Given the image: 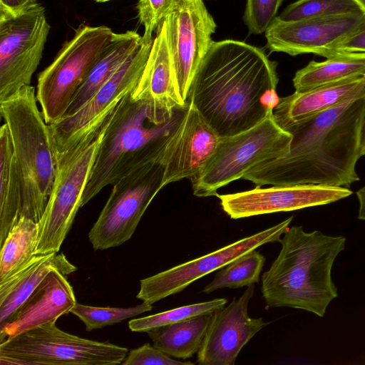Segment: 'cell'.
<instances>
[{
    "instance_id": "f35d334b",
    "label": "cell",
    "mask_w": 365,
    "mask_h": 365,
    "mask_svg": "<svg viewBox=\"0 0 365 365\" xmlns=\"http://www.w3.org/2000/svg\"><path fill=\"white\" fill-rule=\"evenodd\" d=\"M356 1L359 4L362 10L365 12V0H356Z\"/></svg>"
},
{
    "instance_id": "2e32d148",
    "label": "cell",
    "mask_w": 365,
    "mask_h": 365,
    "mask_svg": "<svg viewBox=\"0 0 365 365\" xmlns=\"http://www.w3.org/2000/svg\"><path fill=\"white\" fill-rule=\"evenodd\" d=\"M187 102L182 119L160 160L164 169L163 187L184 178L196 179L206 168L220 140L194 105Z\"/></svg>"
},
{
    "instance_id": "8992f818",
    "label": "cell",
    "mask_w": 365,
    "mask_h": 365,
    "mask_svg": "<svg viewBox=\"0 0 365 365\" xmlns=\"http://www.w3.org/2000/svg\"><path fill=\"white\" fill-rule=\"evenodd\" d=\"M292 135L275 121L273 111L261 122L237 134L220 137L203 172L190 181L197 197L217 196V190L242 178L253 167L286 155Z\"/></svg>"
},
{
    "instance_id": "7c38bea8",
    "label": "cell",
    "mask_w": 365,
    "mask_h": 365,
    "mask_svg": "<svg viewBox=\"0 0 365 365\" xmlns=\"http://www.w3.org/2000/svg\"><path fill=\"white\" fill-rule=\"evenodd\" d=\"M49 31L40 4L19 16L0 20V101L31 85Z\"/></svg>"
},
{
    "instance_id": "cb8c5ba5",
    "label": "cell",
    "mask_w": 365,
    "mask_h": 365,
    "mask_svg": "<svg viewBox=\"0 0 365 365\" xmlns=\"http://www.w3.org/2000/svg\"><path fill=\"white\" fill-rule=\"evenodd\" d=\"M21 190L11 134L0 128V245L21 217Z\"/></svg>"
},
{
    "instance_id": "484cf974",
    "label": "cell",
    "mask_w": 365,
    "mask_h": 365,
    "mask_svg": "<svg viewBox=\"0 0 365 365\" xmlns=\"http://www.w3.org/2000/svg\"><path fill=\"white\" fill-rule=\"evenodd\" d=\"M364 73L365 53H341L324 61H310L296 72L293 85L296 92H304Z\"/></svg>"
},
{
    "instance_id": "9a60e30c",
    "label": "cell",
    "mask_w": 365,
    "mask_h": 365,
    "mask_svg": "<svg viewBox=\"0 0 365 365\" xmlns=\"http://www.w3.org/2000/svg\"><path fill=\"white\" fill-rule=\"evenodd\" d=\"M345 187L319 185H273L237 193L218 195L222 210L232 219L289 212L330 204L350 196Z\"/></svg>"
},
{
    "instance_id": "83f0119b",
    "label": "cell",
    "mask_w": 365,
    "mask_h": 365,
    "mask_svg": "<svg viewBox=\"0 0 365 365\" xmlns=\"http://www.w3.org/2000/svg\"><path fill=\"white\" fill-rule=\"evenodd\" d=\"M265 260L263 255L253 250L222 267L202 292L210 294L218 289H235L257 283Z\"/></svg>"
},
{
    "instance_id": "6da1fadb",
    "label": "cell",
    "mask_w": 365,
    "mask_h": 365,
    "mask_svg": "<svg viewBox=\"0 0 365 365\" xmlns=\"http://www.w3.org/2000/svg\"><path fill=\"white\" fill-rule=\"evenodd\" d=\"M276 61L245 42L212 41L192 81V103L220 137L255 126L279 102Z\"/></svg>"
},
{
    "instance_id": "ab89813d",
    "label": "cell",
    "mask_w": 365,
    "mask_h": 365,
    "mask_svg": "<svg viewBox=\"0 0 365 365\" xmlns=\"http://www.w3.org/2000/svg\"><path fill=\"white\" fill-rule=\"evenodd\" d=\"M96 1H98V2H104V1H110V0H94Z\"/></svg>"
},
{
    "instance_id": "8d00e7d4",
    "label": "cell",
    "mask_w": 365,
    "mask_h": 365,
    "mask_svg": "<svg viewBox=\"0 0 365 365\" xmlns=\"http://www.w3.org/2000/svg\"><path fill=\"white\" fill-rule=\"evenodd\" d=\"M356 195L359 202L357 218L365 221V186L358 190Z\"/></svg>"
},
{
    "instance_id": "d6a6232c",
    "label": "cell",
    "mask_w": 365,
    "mask_h": 365,
    "mask_svg": "<svg viewBox=\"0 0 365 365\" xmlns=\"http://www.w3.org/2000/svg\"><path fill=\"white\" fill-rule=\"evenodd\" d=\"M283 0H247L243 21L250 34L264 33Z\"/></svg>"
},
{
    "instance_id": "277c9868",
    "label": "cell",
    "mask_w": 365,
    "mask_h": 365,
    "mask_svg": "<svg viewBox=\"0 0 365 365\" xmlns=\"http://www.w3.org/2000/svg\"><path fill=\"white\" fill-rule=\"evenodd\" d=\"M186 107L160 123L147 103L133 99L131 93L123 98L106 121L104 135L83 194L81 207L107 185H113L144 166L160 163Z\"/></svg>"
},
{
    "instance_id": "ba28073f",
    "label": "cell",
    "mask_w": 365,
    "mask_h": 365,
    "mask_svg": "<svg viewBox=\"0 0 365 365\" xmlns=\"http://www.w3.org/2000/svg\"><path fill=\"white\" fill-rule=\"evenodd\" d=\"M113 32L105 26L81 24L53 61L38 76L36 98L48 124L61 119Z\"/></svg>"
},
{
    "instance_id": "9c48e42d",
    "label": "cell",
    "mask_w": 365,
    "mask_h": 365,
    "mask_svg": "<svg viewBox=\"0 0 365 365\" xmlns=\"http://www.w3.org/2000/svg\"><path fill=\"white\" fill-rule=\"evenodd\" d=\"M106 122L90 142L57 153L55 181L43 214L38 221L36 255L58 252L79 208Z\"/></svg>"
},
{
    "instance_id": "836d02e7",
    "label": "cell",
    "mask_w": 365,
    "mask_h": 365,
    "mask_svg": "<svg viewBox=\"0 0 365 365\" xmlns=\"http://www.w3.org/2000/svg\"><path fill=\"white\" fill-rule=\"evenodd\" d=\"M123 365H193L190 361H180L149 343L132 349L122 362Z\"/></svg>"
},
{
    "instance_id": "4fadbf2b",
    "label": "cell",
    "mask_w": 365,
    "mask_h": 365,
    "mask_svg": "<svg viewBox=\"0 0 365 365\" xmlns=\"http://www.w3.org/2000/svg\"><path fill=\"white\" fill-rule=\"evenodd\" d=\"M293 216L259 232L240 239L211 253L184 262L140 280L136 297L153 304L178 294L193 282L228 264L240 256L267 243L279 242Z\"/></svg>"
},
{
    "instance_id": "ac0fdd59",
    "label": "cell",
    "mask_w": 365,
    "mask_h": 365,
    "mask_svg": "<svg viewBox=\"0 0 365 365\" xmlns=\"http://www.w3.org/2000/svg\"><path fill=\"white\" fill-rule=\"evenodd\" d=\"M365 12L284 22L276 16L266 31L267 47L291 56L317 55L349 34Z\"/></svg>"
},
{
    "instance_id": "d6986e66",
    "label": "cell",
    "mask_w": 365,
    "mask_h": 365,
    "mask_svg": "<svg viewBox=\"0 0 365 365\" xmlns=\"http://www.w3.org/2000/svg\"><path fill=\"white\" fill-rule=\"evenodd\" d=\"M131 98L147 103L161 123L187 106L180 93L165 19L156 30L146 66Z\"/></svg>"
},
{
    "instance_id": "e0dca14e",
    "label": "cell",
    "mask_w": 365,
    "mask_h": 365,
    "mask_svg": "<svg viewBox=\"0 0 365 365\" xmlns=\"http://www.w3.org/2000/svg\"><path fill=\"white\" fill-rule=\"evenodd\" d=\"M255 284L247 286L238 299L212 312L202 343L197 353L201 365H234L244 346L267 323L251 318L248 304Z\"/></svg>"
},
{
    "instance_id": "3957f363",
    "label": "cell",
    "mask_w": 365,
    "mask_h": 365,
    "mask_svg": "<svg viewBox=\"0 0 365 365\" xmlns=\"http://www.w3.org/2000/svg\"><path fill=\"white\" fill-rule=\"evenodd\" d=\"M346 237L292 226L280 239L281 250L262 276L267 307H288L322 317L338 297L331 278L334 262L345 249Z\"/></svg>"
},
{
    "instance_id": "e575fe53",
    "label": "cell",
    "mask_w": 365,
    "mask_h": 365,
    "mask_svg": "<svg viewBox=\"0 0 365 365\" xmlns=\"http://www.w3.org/2000/svg\"><path fill=\"white\" fill-rule=\"evenodd\" d=\"M348 53H365V14L357 26L346 37L323 50L326 58Z\"/></svg>"
},
{
    "instance_id": "4dcf8cb0",
    "label": "cell",
    "mask_w": 365,
    "mask_h": 365,
    "mask_svg": "<svg viewBox=\"0 0 365 365\" xmlns=\"http://www.w3.org/2000/svg\"><path fill=\"white\" fill-rule=\"evenodd\" d=\"M153 306L144 302L128 308L100 307L76 302L71 313L78 317L88 331L118 323L125 319L151 311Z\"/></svg>"
},
{
    "instance_id": "52a82bcc",
    "label": "cell",
    "mask_w": 365,
    "mask_h": 365,
    "mask_svg": "<svg viewBox=\"0 0 365 365\" xmlns=\"http://www.w3.org/2000/svg\"><path fill=\"white\" fill-rule=\"evenodd\" d=\"M128 349L71 334L46 323L0 343V365H115Z\"/></svg>"
},
{
    "instance_id": "7402d4cb",
    "label": "cell",
    "mask_w": 365,
    "mask_h": 365,
    "mask_svg": "<svg viewBox=\"0 0 365 365\" xmlns=\"http://www.w3.org/2000/svg\"><path fill=\"white\" fill-rule=\"evenodd\" d=\"M52 270L68 275L77 267L63 253L36 255L26 267L0 282V326L9 321Z\"/></svg>"
},
{
    "instance_id": "1f68e13d",
    "label": "cell",
    "mask_w": 365,
    "mask_h": 365,
    "mask_svg": "<svg viewBox=\"0 0 365 365\" xmlns=\"http://www.w3.org/2000/svg\"><path fill=\"white\" fill-rule=\"evenodd\" d=\"M179 0H138L139 21L144 26L142 40L151 41L153 34L171 13Z\"/></svg>"
},
{
    "instance_id": "4316f807",
    "label": "cell",
    "mask_w": 365,
    "mask_h": 365,
    "mask_svg": "<svg viewBox=\"0 0 365 365\" xmlns=\"http://www.w3.org/2000/svg\"><path fill=\"white\" fill-rule=\"evenodd\" d=\"M38 222L21 217L1 245L0 282L26 267L36 255Z\"/></svg>"
},
{
    "instance_id": "44dd1931",
    "label": "cell",
    "mask_w": 365,
    "mask_h": 365,
    "mask_svg": "<svg viewBox=\"0 0 365 365\" xmlns=\"http://www.w3.org/2000/svg\"><path fill=\"white\" fill-rule=\"evenodd\" d=\"M360 97H365V73L304 92L295 91L279 99L273 115L277 123L284 128L347 100Z\"/></svg>"
},
{
    "instance_id": "ffe728a7",
    "label": "cell",
    "mask_w": 365,
    "mask_h": 365,
    "mask_svg": "<svg viewBox=\"0 0 365 365\" xmlns=\"http://www.w3.org/2000/svg\"><path fill=\"white\" fill-rule=\"evenodd\" d=\"M63 274L52 270L9 321L0 326V343L25 331L56 322L76 304L73 289Z\"/></svg>"
},
{
    "instance_id": "7a4b0ae2",
    "label": "cell",
    "mask_w": 365,
    "mask_h": 365,
    "mask_svg": "<svg viewBox=\"0 0 365 365\" xmlns=\"http://www.w3.org/2000/svg\"><path fill=\"white\" fill-rule=\"evenodd\" d=\"M365 97L347 100L284 128L292 135L289 151L262 163L242 179L265 185H319L349 187L360 180Z\"/></svg>"
},
{
    "instance_id": "74e56055",
    "label": "cell",
    "mask_w": 365,
    "mask_h": 365,
    "mask_svg": "<svg viewBox=\"0 0 365 365\" xmlns=\"http://www.w3.org/2000/svg\"><path fill=\"white\" fill-rule=\"evenodd\" d=\"M361 156L365 155V116L361 132Z\"/></svg>"
},
{
    "instance_id": "5bb4252c",
    "label": "cell",
    "mask_w": 365,
    "mask_h": 365,
    "mask_svg": "<svg viewBox=\"0 0 365 365\" xmlns=\"http://www.w3.org/2000/svg\"><path fill=\"white\" fill-rule=\"evenodd\" d=\"M165 20L180 93L187 102L195 73L213 41L216 24L202 0H179Z\"/></svg>"
},
{
    "instance_id": "d4e9b609",
    "label": "cell",
    "mask_w": 365,
    "mask_h": 365,
    "mask_svg": "<svg viewBox=\"0 0 365 365\" xmlns=\"http://www.w3.org/2000/svg\"><path fill=\"white\" fill-rule=\"evenodd\" d=\"M212 313L192 317L152 329L147 334L153 346L169 356L187 359L199 351Z\"/></svg>"
},
{
    "instance_id": "603a6c76",
    "label": "cell",
    "mask_w": 365,
    "mask_h": 365,
    "mask_svg": "<svg viewBox=\"0 0 365 365\" xmlns=\"http://www.w3.org/2000/svg\"><path fill=\"white\" fill-rule=\"evenodd\" d=\"M141 40L142 36L135 31L114 33L110 41L75 93L63 116L79 110L140 45Z\"/></svg>"
},
{
    "instance_id": "8fae6325",
    "label": "cell",
    "mask_w": 365,
    "mask_h": 365,
    "mask_svg": "<svg viewBox=\"0 0 365 365\" xmlns=\"http://www.w3.org/2000/svg\"><path fill=\"white\" fill-rule=\"evenodd\" d=\"M160 163L144 166L113 185L106 203L88 232L96 250L118 247L133 236L148 205L163 187Z\"/></svg>"
},
{
    "instance_id": "5b68a950",
    "label": "cell",
    "mask_w": 365,
    "mask_h": 365,
    "mask_svg": "<svg viewBox=\"0 0 365 365\" xmlns=\"http://www.w3.org/2000/svg\"><path fill=\"white\" fill-rule=\"evenodd\" d=\"M37 103L35 88L25 86L0 101V113L13 143L21 190V217L38 222L55 181L57 150Z\"/></svg>"
},
{
    "instance_id": "f1b7e54d",
    "label": "cell",
    "mask_w": 365,
    "mask_h": 365,
    "mask_svg": "<svg viewBox=\"0 0 365 365\" xmlns=\"http://www.w3.org/2000/svg\"><path fill=\"white\" fill-rule=\"evenodd\" d=\"M364 11L356 0H297L277 16L290 22Z\"/></svg>"
},
{
    "instance_id": "d590c367",
    "label": "cell",
    "mask_w": 365,
    "mask_h": 365,
    "mask_svg": "<svg viewBox=\"0 0 365 365\" xmlns=\"http://www.w3.org/2000/svg\"><path fill=\"white\" fill-rule=\"evenodd\" d=\"M36 4L37 0H0V20L19 16Z\"/></svg>"
},
{
    "instance_id": "f546056e",
    "label": "cell",
    "mask_w": 365,
    "mask_h": 365,
    "mask_svg": "<svg viewBox=\"0 0 365 365\" xmlns=\"http://www.w3.org/2000/svg\"><path fill=\"white\" fill-rule=\"evenodd\" d=\"M227 302L225 298L215 299L185 305L153 315L134 319L128 322L129 329L135 332H147L148 331L173 324L200 314L212 313L224 307Z\"/></svg>"
},
{
    "instance_id": "30bf717a",
    "label": "cell",
    "mask_w": 365,
    "mask_h": 365,
    "mask_svg": "<svg viewBox=\"0 0 365 365\" xmlns=\"http://www.w3.org/2000/svg\"><path fill=\"white\" fill-rule=\"evenodd\" d=\"M153 41L141 40L140 45L79 110L49 124L57 153L65 152L93 139L118 104L137 86Z\"/></svg>"
}]
</instances>
